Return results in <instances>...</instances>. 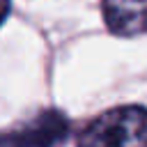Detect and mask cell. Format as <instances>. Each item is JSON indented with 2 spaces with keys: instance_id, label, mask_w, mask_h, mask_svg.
Returning <instances> with one entry per match:
<instances>
[{
  "instance_id": "cell-2",
  "label": "cell",
  "mask_w": 147,
  "mask_h": 147,
  "mask_svg": "<svg viewBox=\"0 0 147 147\" xmlns=\"http://www.w3.org/2000/svg\"><path fill=\"white\" fill-rule=\"evenodd\" d=\"M101 11L113 34H147V0H101Z\"/></svg>"
},
{
  "instance_id": "cell-3",
  "label": "cell",
  "mask_w": 147,
  "mask_h": 147,
  "mask_svg": "<svg viewBox=\"0 0 147 147\" xmlns=\"http://www.w3.org/2000/svg\"><path fill=\"white\" fill-rule=\"evenodd\" d=\"M67 131H69V122L60 113L48 110V113H41L39 117H34L23 129L14 131L11 136H2L0 140L2 142H25V145H53V142L64 140Z\"/></svg>"
},
{
  "instance_id": "cell-1",
  "label": "cell",
  "mask_w": 147,
  "mask_h": 147,
  "mask_svg": "<svg viewBox=\"0 0 147 147\" xmlns=\"http://www.w3.org/2000/svg\"><path fill=\"white\" fill-rule=\"evenodd\" d=\"M80 145H147V108L122 106L92 119L78 136Z\"/></svg>"
},
{
  "instance_id": "cell-4",
  "label": "cell",
  "mask_w": 147,
  "mask_h": 147,
  "mask_svg": "<svg viewBox=\"0 0 147 147\" xmlns=\"http://www.w3.org/2000/svg\"><path fill=\"white\" fill-rule=\"evenodd\" d=\"M7 14H9V0H0V25L5 23Z\"/></svg>"
}]
</instances>
